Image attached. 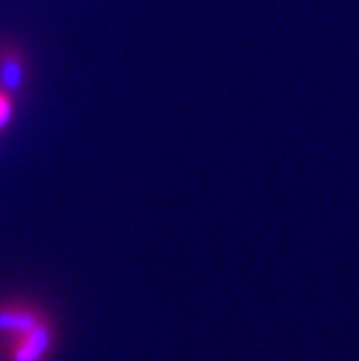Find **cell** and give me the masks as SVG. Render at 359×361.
Masks as SVG:
<instances>
[{"label": "cell", "mask_w": 359, "mask_h": 361, "mask_svg": "<svg viewBox=\"0 0 359 361\" xmlns=\"http://www.w3.org/2000/svg\"><path fill=\"white\" fill-rule=\"evenodd\" d=\"M50 346H52V329L46 320H42L30 331L13 338L9 361H44Z\"/></svg>", "instance_id": "1"}, {"label": "cell", "mask_w": 359, "mask_h": 361, "mask_svg": "<svg viewBox=\"0 0 359 361\" xmlns=\"http://www.w3.org/2000/svg\"><path fill=\"white\" fill-rule=\"evenodd\" d=\"M44 318L24 305H0V331L9 334L11 338L22 336L37 326Z\"/></svg>", "instance_id": "2"}, {"label": "cell", "mask_w": 359, "mask_h": 361, "mask_svg": "<svg viewBox=\"0 0 359 361\" xmlns=\"http://www.w3.org/2000/svg\"><path fill=\"white\" fill-rule=\"evenodd\" d=\"M5 80L9 85H16L18 82V65H13V63H7L5 65Z\"/></svg>", "instance_id": "3"}, {"label": "cell", "mask_w": 359, "mask_h": 361, "mask_svg": "<svg viewBox=\"0 0 359 361\" xmlns=\"http://www.w3.org/2000/svg\"><path fill=\"white\" fill-rule=\"evenodd\" d=\"M7 119H9V102L5 97H0V126L7 123Z\"/></svg>", "instance_id": "4"}]
</instances>
